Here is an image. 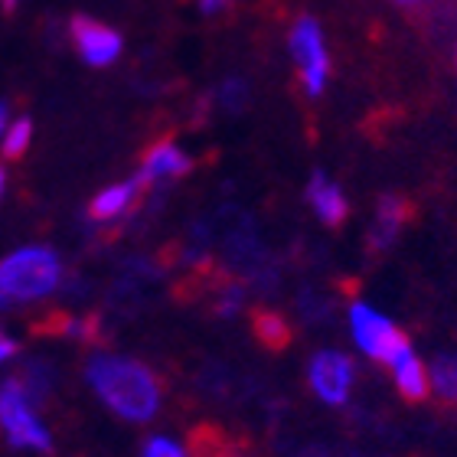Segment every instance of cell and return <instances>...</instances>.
<instances>
[{"label":"cell","mask_w":457,"mask_h":457,"mask_svg":"<svg viewBox=\"0 0 457 457\" xmlns=\"http://www.w3.org/2000/svg\"><path fill=\"white\" fill-rule=\"evenodd\" d=\"M190 170V157L180 151V147H173L170 141H161L154 144L151 151L144 154V180H154V177H183V173Z\"/></svg>","instance_id":"obj_11"},{"label":"cell","mask_w":457,"mask_h":457,"mask_svg":"<svg viewBox=\"0 0 457 457\" xmlns=\"http://www.w3.org/2000/svg\"><path fill=\"white\" fill-rule=\"evenodd\" d=\"M72 37H76L79 53L86 56L92 66H112L118 53H121V37L112 27H102L96 20L76 17L72 20Z\"/></svg>","instance_id":"obj_7"},{"label":"cell","mask_w":457,"mask_h":457,"mask_svg":"<svg viewBox=\"0 0 457 457\" xmlns=\"http://www.w3.org/2000/svg\"><path fill=\"white\" fill-rule=\"evenodd\" d=\"M86 376L98 392V399L121 419L147 421L161 409V382L144 362L98 353L88 360Z\"/></svg>","instance_id":"obj_1"},{"label":"cell","mask_w":457,"mask_h":457,"mask_svg":"<svg viewBox=\"0 0 457 457\" xmlns=\"http://www.w3.org/2000/svg\"><path fill=\"white\" fill-rule=\"evenodd\" d=\"M4 134H7V108L0 105V137H4Z\"/></svg>","instance_id":"obj_20"},{"label":"cell","mask_w":457,"mask_h":457,"mask_svg":"<svg viewBox=\"0 0 457 457\" xmlns=\"http://www.w3.org/2000/svg\"><path fill=\"white\" fill-rule=\"evenodd\" d=\"M428 379H431V392H438L445 402H457V356L441 353L438 360L431 362Z\"/></svg>","instance_id":"obj_14"},{"label":"cell","mask_w":457,"mask_h":457,"mask_svg":"<svg viewBox=\"0 0 457 457\" xmlns=\"http://www.w3.org/2000/svg\"><path fill=\"white\" fill-rule=\"evenodd\" d=\"M307 200H311L314 212L327 222V226H343L346 216H350V203H346V196L340 193L337 183L327 180L324 173H314V180H311V187H307Z\"/></svg>","instance_id":"obj_9"},{"label":"cell","mask_w":457,"mask_h":457,"mask_svg":"<svg viewBox=\"0 0 457 457\" xmlns=\"http://www.w3.org/2000/svg\"><path fill=\"white\" fill-rule=\"evenodd\" d=\"M0 428L7 431L10 445H17V448L49 451V445H53L49 431L39 425L33 409H29L27 389L17 379H10L0 389Z\"/></svg>","instance_id":"obj_3"},{"label":"cell","mask_w":457,"mask_h":457,"mask_svg":"<svg viewBox=\"0 0 457 457\" xmlns=\"http://www.w3.org/2000/svg\"><path fill=\"white\" fill-rule=\"evenodd\" d=\"M350 327H353V337H356V346H360L366 356H372V360L386 362V366L395 360V353H399L402 346H409V337L402 334L389 317L376 314V311H372L370 304H362V301H356V304L350 307Z\"/></svg>","instance_id":"obj_4"},{"label":"cell","mask_w":457,"mask_h":457,"mask_svg":"<svg viewBox=\"0 0 457 457\" xmlns=\"http://www.w3.org/2000/svg\"><path fill=\"white\" fill-rule=\"evenodd\" d=\"M395 4H415V0H395Z\"/></svg>","instance_id":"obj_22"},{"label":"cell","mask_w":457,"mask_h":457,"mask_svg":"<svg viewBox=\"0 0 457 457\" xmlns=\"http://www.w3.org/2000/svg\"><path fill=\"white\" fill-rule=\"evenodd\" d=\"M222 4H226V0H200V7L206 10V13H216V10H220Z\"/></svg>","instance_id":"obj_19"},{"label":"cell","mask_w":457,"mask_h":457,"mask_svg":"<svg viewBox=\"0 0 457 457\" xmlns=\"http://www.w3.org/2000/svg\"><path fill=\"white\" fill-rule=\"evenodd\" d=\"M144 177H137V180L131 183H118V187H108L105 193H98L96 200H92V220H114V216H121V212H128L134 206V200L141 196L144 190Z\"/></svg>","instance_id":"obj_10"},{"label":"cell","mask_w":457,"mask_h":457,"mask_svg":"<svg viewBox=\"0 0 457 457\" xmlns=\"http://www.w3.org/2000/svg\"><path fill=\"white\" fill-rule=\"evenodd\" d=\"M252 327H255L258 343L268 346V350H285L287 343H291V327L275 311H255L252 314Z\"/></svg>","instance_id":"obj_13"},{"label":"cell","mask_w":457,"mask_h":457,"mask_svg":"<svg viewBox=\"0 0 457 457\" xmlns=\"http://www.w3.org/2000/svg\"><path fill=\"white\" fill-rule=\"evenodd\" d=\"M0 193H4V170H0Z\"/></svg>","instance_id":"obj_21"},{"label":"cell","mask_w":457,"mask_h":457,"mask_svg":"<svg viewBox=\"0 0 457 457\" xmlns=\"http://www.w3.org/2000/svg\"><path fill=\"white\" fill-rule=\"evenodd\" d=\"M13 353H17V343H13V340H7V337H0V362H4V360H10V356H13Z\"/></svg>","instance_id":"obj_18"},{"label":"cell","mask_w":457,"mask_h":457,"mask_svg":"<svg viewBox=\"0 0 457 457\" xmlns=\"http://www.w3.org/2000/svg\"><path fill=\"white\" fill-rule=\"evenodd\" d=\"M392 376H395V386H399L402 399L405 402H425L431 392V379H428V370L421 366V360L415 356V350L409 346H402L395 353V360L389 362Z\"/></svg>","instance_id":"obj_8"},{"label":"cell","mask_w":457,"mask_h":457,"mask_svg":"<svg viewBox=\"0 0 457 457\" xmlns=\"http://www.w3.org/2000/svg\"><path fill=\"white\" fill-rule=\"evenodd\" d=\"M29 134H33V124H29L27 118H20V121L10 124L7 134H4V157L20 161L29 147Z\"/></svg>","instance_id":"obj_16"},{"label":"cell","mask_w":457,"mask_h":457,"mask_svg":"<svg viewBox=\"0 0 457 457\" xmlns=\"http://www.w3.org/2000/svg\"><path fill=\"white\" fill-rule=\"evenodd\" d=\"M405 216H409L405 200H399V196H386V200L379 203L376 222H372V248L392 245V238L399 236V228L405 226Z\"/></svg>","instance_id":"obj_12"},{"label":"cell","mask_w":457,"mask_h":457,"mask_svg":"<svg viewBox=\"0 0 457 457\" xmlns=\"http://www.w3.org/2000/svg\"><path fill=\"white\" fill-rule=\"evenodd\" d=\"M307 379H311L314 392L327 402V405H343L346 395H350V386H353V360L337 350L317 353L314 360H311Z\"/></svg>","instance_id":"obj_6"},{"label":"cell","mask_w":457,"mask_h":457,"mask_svg":"<svg viewBox=\"0 0 457 457\" xmlns=\"http://www.w3.org/2000/svg\"><path fill=\"white\" fill-rule=\"evenodd\" d=\"M59 275H62V265L56 252L39 245L17 248L13 255L0 262V307H7L10 301L46 297L59 285Z\"/></svg>","instance_id":"obj_2"},{"label":"cell","mask_w":457,"mask_h":457,"mask_svg":"<svg viewBox=\"0 0 457 457\" xmlns=\"http://www.w3.org/2000/svg\"><path fill=\"white\" fill-rule=\"evenodd\" d=\"M190 448H193V457H232V445H228L216 428L193 431Z\"/></svg>","instance_id":"obj_15"},{"label":"cell","mask_w":457,"mask_h":457,"mask_svg":"<svg viewBox=\"0 0 457 457\" xmlns=\"http://www.w3.org/2000/svg\"><path fill=\"white\" fill-rule=\"evenodd\" d=\"M144 457H187L180 445H173L170 438H151L147 448H144Z\"/></svg>","instance_id":"obj_17"},{"label":"cell","mask_w":457,"mask_h":457,"mask_svg":"<svg viewBox=\"0 0 457 457\" xmlns=\"http://www.w3.org/2000/svg\"><path fill=\"white\" fill-rule=\"evenodd\" d=\"M291 53L301 69V82L311 98H317L327 86V72H330V59H327L324 33L317 27L314 17H301L291 29Z\"/></svg>","instance_id":"obj_5"}]
</instances>
